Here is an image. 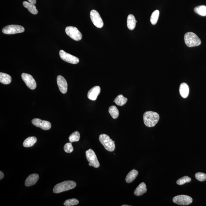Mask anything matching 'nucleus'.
I'll return each instance as SVG.
<instances>
[{
	"label": "nucleus",
	"instance_id": "9b49d317",
	"mask_svg": "<svg viewBox=\"0 0 206 206\" xmlns=\"http://www.w3.org/2000/svg\"><path fill=\"white\" fill-rule=\"evenodd\" d=\"M23 80L27 86L31 89L33 90L36 87V83L34 78L30 74L23 73L21 75Z\"/></svg>",
	"mask_w": 206,
	"mask_h": 206
},
{
	"label": "nucleus",
	"instance_id": "2f4dec72",
	"mask_svg": "<svg viewBox=\"0 0 206 206\" xmlns=\"http://www.w3.org/2000/svg\"><path fill=\"white\" fill-rule=\"evenodd\" d=\"M4 173L2 171H0V179L1 180L4 178Z\"/></svg>",
	"mask_w": 206,
	"mask_h": 206
},
{
	"label": "nucleus",
	"instance_id": "6ab92c4d",
	"mask_svg": "<svg viewBox=\"0 0 206 206\" xmlns=\"http://www.w3.org/2000/svg\"><path fill=\"white\" fill-rule=\"evenodd\" d=\"M138 174V172L136 170H133L128 173L126 176V181L127 183H130L132 182L135 180Z\"/></svg>",
	"mask_w": 206,
	"mask_h": 206
},
{
	"label": "nucleus",
	"instance_id": "20e7f679",
	"mask_svg": "<svg viewBox=\"0 0 206 206\" xmlns=\"http://www.w3.org/2000/svg\"><path fill=\"white\" fill-rule=\"evenodd\" d=\"M99 140L107 150L109 152H113L115 148V141L111 139L109 136L106 134H101L99 137Z\"/></svg>",
	"mask_w": 206,
	"mask_h": 206
},
{
	"label": "nucleus",
	"instance_id": "f3484780",
	"mask_svg": "<svg viewBox=\"0 0 206 206\" xmlns=\"http://www.w3.org/2000/svg\"><path fill=\"white\" fill-rule=\"evenodd\" d=\"M179 92L183 98H186L189 95V89L188 85L185 83L181 84L179 87Z\"/></svg>",
	"mask_w": 206,
	"mask_h": 206
},
{
	"label": "nucleus",
	"instance_id": "9d476101",
	"mask_svg": "<svg viewBox=\"0 0 206 206\" xmlns=\"http://www.w3.org/2000/svg\"><path fill=\"white\" fill-rule=\"evenodd\" d=\"M60 58L64 61L70 64H76L79 62V59L78 57L67 53L62 50L59 52Z\"/></svg>",
	"mask_w": 206,
	"mask_h": 206
},
{
	"label": "nucleus",
	"instance_id": "a211bd4d",
	"mask_svg": "<svg viewBox=\"0 0 206 206\" xmlns=\"http://www.w3.org/2000/svg\"><path fill=\"white\" fill-rule=\"evenodd\" d=\"M23 4L24 7L28 9L30 13L34 15H36L38 13V11L34 4L27 2V1H24L23 3Z\"/></svg>",
	"mask_w": 206,
	"mask_h": 206
},
{
	"label": "nucleus",
	"instance_id": "5701e85b",
	"mask_svg": "<svg viewBox=\"0 0 206 206\" xmlns=\"http://www.w3.org/2000/svg\"><path fill=\"white\" fill-rule=\"evenodd\" d=\"M127 101V99L124 97L123 95L120 94L117 96L113 102H115L116 105L122 106L126 104Z\"/></svg>",
	"mask_w": 206,
	"mask_h": 206
},
{
	"label": "nucleus",
	"instance_id": "f257e3e1",
	"mask_svg": "<svg viewBox=\"0 0 206 206\" xmlns=\"http://www.w3.org/2000/svg\"><path fill=\"white\" fill-rule=\"evenodd\" d=\"M160 116L159 114L152 111H147L144 113L143 120L145 125L148 127H153L159 122Z\"/></svg>",
	"mask_w": 206,
	"mask_h": 206
},
{
	"label": "nucleus",
	"instance_id": "f8f14e48",
	"mask_svg": "<svg viewBox=\"0 0 206 206\" xmlns=\"http://www.w3.org/2000/svg\"><path fill=\"white\" fill-rule=\"evenodd\" d=\"M32 123L34 126L40 127L44 130H50L51 127V124L50 122L38 119H33L32 120Z\"/></svg>",
	"mask_w": 206,
	"mask_h": 206
},
{
	"label": "nucleus",
	"instance_id": "c85d7f7f",
	"mask_svg": "<svg viewBox=\"0 0 206 206\" xmlns=\"http://www.w3.org/2000/svg\"><path fill=\"white\" fill-rule=\"evenodd\" d=\"M191 179L187 176H185L177 180L176 183L178 185H182L190 182Z\"/></svg>",
	"mask_w": 206,
	"mask_h": 206
},
{
	"label": "nucleus",
	"instance_id": "4be33fe9",
	"mask_svg": "<svg viewBox=\"0 0 206 206\" xmlns=\"http://www.w3.org/2000/svg\"><path fill=\"white\" fill-rule=\"evenodd\" d=\"M37 138L35 137H27L23 142V146L25 147H32L37 142Z\"/></svg>",
	"mask_w": 206,
	"mask_h": 206
},
{
	"label": "nucleus",
	"instance_id": "bb28decb",
	"mask_svg": "<svg viewBox=\"0 0 206 206\" xmlns=\"http://www.w3.org/2000/svg\"><path fill=\"white\" fill-rule=\"evenodd\" d=\"M159 10H156L152 13L150 17V22L153 25H155L157 23L159 16Z\"/></svg>",
	"mask_w": 206,
	"mask_h": 206
},
{
	"label": "nucleus",
	"instance_id": "2eb2a0df",
	"mask_svg": "<svg viewBox=\"0 0 206 206\" xmlns=\"http://www.w3.org/2000/svg\"><path fill=\"white\" fill-rule=\"evenodd\" d=\"M39 179V176L38 174H31L26 179L25 185L27 187L32 186L36 183Z\"/></svg>",
	"mask_w": 206,
	"mask_h": 206
},
{
	"label": "nucleus",
	"instance_id": "b1692460",
	"mask_svg": "<svg viewBox=\"0 0 206 206\" xmlns=\"http://www.w3.org/2000/svg\"><path fill=\"white\" fill-rule=\"evenodd\" d=\"M108 112L113 119H116L119 116V110L114 105L111 106L108 109Z\"/></svg>",
	"mask_w": 206,
	"mask_h": 206
},
{
	"label": "nucleus",
	"instance_id": "ddd939ff",
	"mask_svg": "<svg viewBox=\"0 0 206 206\" xmlns=\"http://www.w3.org/2000/svg\"><path fill=\"white\" fill-rule=\"evenodd\" d=\"M57 83L59 89L63 94H65L68 89V84L64 77L59 75L57 77Z\"/></svg>",
	"mask_w": 206,
	"mask_h": 206
},
{
	"label": "nucleus",
	"instance_id": "393cba45",
	"mask_svg": "<svg viewBox=\"0 0 206 206\" xmlns=\"http://www.w3.org/2000/svg\"><path fill=\"white\" fill-rule=\"evenodd\" d=\"M194 10L195 12L200 16H206V6L205 5H200L196 7Z\"/></svg>",
	"mask_w": 206,
	"mask_h": 206
},
{
	"label": "nucleus",
	"instance_id": "7c9ffc66",
	"mask_svg": "<svg viewBox=\"0 0 206 206\" xmlns=\"http://www.w3.org/2000/svg\"><path fill=\"white\" fill-rule=\"evenodd\" d=\"M64 150L67 153H71L73 150V148L71 142L67 143L66 144L64 147Z\"/></svg>",
	"mask_w": 206,
	"mask_h": 206
},
{
	"label": "nucleus",
	"instance_id": "1a4fd4ad",
	"mask_svg": "<svg viewBox=\"0 0 206 206\" xmlns=\"http://www.w3.org/2000/svg\"><path fill=\"white\" fill-rule=\"evenodd\" d=\"M90 19L94 25L98 28H102L104 26L102 19L98 12L95 10H93L90 12Z\"/></svg>",
	"mask_w": 206,
	"mask_h": 206
},
{
	"label": "nucleus",
	"instance_id": "423d86ee",
	"mask_svg": "<svg viewBox=\"0 0 206 206\" xmlns=\"http://www.w3.org/2000/svg\"><path fill=\"white\" fill-rule=\"evenodd\" d=\"M24 28L22 26L18 25H9L3 29L2 32L5 34H12L24 32Z\"/></svg>",
	"mask_w": 206,
	"mask_h": 206
},
{
	"label": "nucleus",
	"instance_id": "dca6fc26",
	"mask_svg": "<svg viewBox=\"0 0 206 206\" xmlns=\"http://www.w3.org/2000/svg\"><path fill=\"white\" fill-rule=\"evenodd\" d=\"M146 185L145 183L143 182L140 184L139 186L136 188L134 192V194L136 196H142L147 192Z\"/></svg>",
	"mask_w": 206,
	"mask_h": 206
},
{
	"label": "nucleus",
	"instance_id": "39448f33",
	"mask_svg": "<svg viewBox=\"0 0 206 206\" xmlns=\"http://www.w3.org/2000/svg\"><path fill=\"white\" fill-rule=\"evenodd\" d=\"M65 32L67 35L74 40L79 41L82 39V34L76 27H67L65 29Z\"/></svg>",
	"mask_w": 206,
	"mask_h": 206
},
{
	"label": "nucleus",
	"instance_id": "0eeeda50",
	"mask_svg": "<svg viewBox=\"0 0 206 206\" xmlns=\"http://www.w3.org/2000/svg\"><path fill=\"white\" fill-rule=\"evenodd\" d=\"M173 201L179 205H187L191 204L193 200L190 196L181 195L175 196L173 198Z\"/></svg>",
	"mask_w": 206,
	"mask_h": 206
},
{
	"label": "nucleus",
	"instance_id": "412c9836",
	"mask_svg": "<svg viewBox=\"0 0 206 206\" xmlns=\"http://www.w3.org/2000/svg\"><path fill=\"white\" fill-rule=\"evenodd\" d=\"M11 81L12 78L10 76L2 72L0 73V82L1 83L4 84H9Z\"/></svg>",
	"mask_w": 206,
	"mask_h": 206
},
{
	"label": "nucleus",
	"instance_id": "aec40b11",
	"mask_svg": "<svg viewBox=\"0 0 206 206\" xmlns=\"http://www.w3.org/2000/svg\"><path fill=\"white\" fill-rule=\"evenodd\" d=\"M127 26L129 30H133L135 28L136 25V20L135 17L133 15H129L127 18Z\"/></svg>",
	"mask_w": 206,
	"mask_h": 206
},
{
	"label": "nucleus",
	"instance_id": "f704fd0d",
	"mask_svg": "<svg viewBox=\"0 0 206 206\" xmlns=\"http://www.w3.org/2000/svg\"><path fill=\"white\" fill-rule=\"evenodd\" d=\"M130 205H122V206H129Z\"/></svg>",
	"mask_w": 206,
	"mask_h": 206
},
{
	"label": "nucleus",
	"instance_id": "c756f323",
	"mask_svg": "<svg viewBox=\"0 0 206 206\" xmlns=\"http://www.w3.org/2000/svg\"><path fill=\"white\" fill-rule=\"evenodd\" d=\"M195 177L196 179L200 181H205L206 180V174L204 173L198 172L195 174Z\"/></svg>",
	"mask_w": 206,
	"mask_h": 206
},
{
	"label": "nucleus",
	"instance_id": "7ed1b4c3",
	"mask_svg": "<svg viewBox=\"0 0 206 206\" xmlns=\"http://www.w3.org/2000/svg\"><path fill=\"white\" fill-rule=\"evenodd\" d=\"M185 44L189 47L199 46L201 43V41L197 36L194 33L189 32L186 33L184 36Z\"/></svg>",
	"mask_w": 206,
	"mask_h": 206
},
{
	"label": "nucleus",
	"instance_id": "72a5a7b5",
	"mask_svg": "<svg viewBox=\"0 0 206 206\" xmlns=\"http://www.w3.org/2000/svg\"><path fill=\"white\" fill-rule=\"evenodd\" d=\"M89 166H90V167H91V166H92L91 164H90V163H89Z\"/></svg>",
	"mask_w": 206,
	"mask_h": 206
},
{
	"label": "nucleus",
	"instance_id": "f03ea898",
	"mask_svg": "<svg viewBox=\"0 0 206 206\" xmlns=\"http://www.w3.org/2000/svg\"><path fill=\"white\" fill-rule=\"evenodd\" d=\"M76 184L72 181H67L57 184L53 189L55 193H58L73 189L76 186Z\"/></svg>",
	"mask_w": 206,
	"mask_h": 206
},
{
	"label": "nucleus",
	"instance_id": "a878e982",
	"mask_svg": "<svg viewBox=\"0 0 206 206\" xmlns=\"http://www.w3.org/2000/svg\"><path fill=\"white\" fill-rule=\"evenodd\" d=\"M80 134L77 131L74 132L72 133L69 137L70 142H78L80 139Z\"/></svg>",
	"mask_w": 206,
	"mask_h": 206
},
{
	"label": "nucleus",
	"instance_id": "cd10ccee",
	"mask_svg": "<svg viewBox=\"0 0 206 206\" xmlns=\"http://www.w3.org/2000/svg\"><path fill=\"white\" fill-rule=\"evenodd\" d=\"M79 202L75 199H68L64 203V205L66 206H72L76 205L79 204Z\"/></svg>",
	"mask_w": 206,
	"mask_h": 206
},
{
	"label": "nucleus",
	"instance_id": "4468645a",
	"mask_svg": "<svg viewBox=\"0 0 206 206\" xmlns=\"http://www.w3.org/2000/svg\"><path fill=\"white\" fill-rule=\"evenodd\" d=\"M101 87L99 86H96L92 88L87 93L88 98L91 101H95L101 93Z\"/></svg>",
	"mask_w": 206,
	"mask_h": 206
},
{
	"label": "nucleus",
	"instance_id": "6e6552de",
	"mask_svg": "<svg viewBox=\"0 0 206 206\" xmlns=\"http://www.w3.org/2000/svg\"><path fill=\"white\" fill-rule=\"evenodd\" d=\"M86 159L89 163L91 164L93 167L98 168L100 167V163L96 156L95 153L91 149H89L86 151Z\"/></svg>",
	"mask_w": 206,
	"mask_h": 206
},
{
	"label": "nucleus",
	"instance_id": "473e14b6",
	"mask_svg": "<svg viewBox=\"0 0 206 206\" xmlns=\"http://www.w3.org/2000/svg\"><path fill=\"white\" fill-rule=\"evenodd\" d=\"M29 1V2L31 3L34 4H35L36 3V0H27Z\"/></svg>",
	"mask_w": 206,
	"mask_h": 206
}]
</instances>
